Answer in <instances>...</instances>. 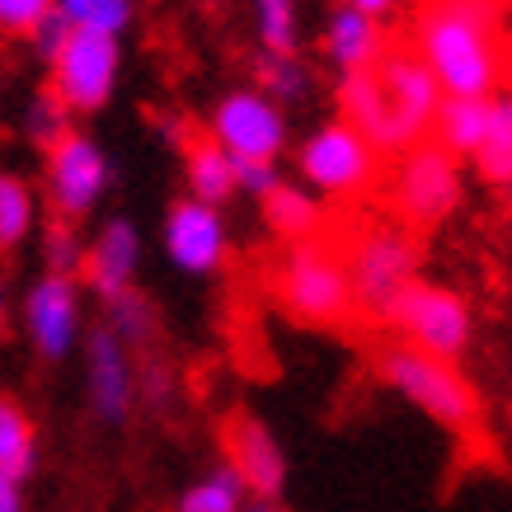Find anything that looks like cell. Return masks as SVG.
Masks as SVG:
<instances>
[{"mask_svg": "<svg viewBox=\"0 0 512 512\" xmlns=\"http://www.w3.org/2000/svg\"><path fill=\"white\" fill-rule=\"evenodd\" d=\"M442 99L447 94L414 47L381 52L376 66L343 76L339 85L343 118L372 141L381 156H400V151L433 137V118L442 109Z\"/></svg>", "mask_w": 512, "mask_h": 512, "instance_id": "obj_1", "label": "cell"}, {"mask_svg": "<svg viewBox=\"0 0 512 512\" xmlns=\"http://www.w3.org/2000/svg\"><path fill=\"white\" fill-rule=\"evenodd\" d=\"M414 52L428 62L442 94L494 99L503 80L494 0H428L414 29Z\"/></svg>", "mask_w": 512, "mask_h": 512, "instance_id": "obj_2", "label": "cell"}, {"mask_svg": "<svg viewBox=\"0 0 512 512\" xmlns=\"http://www.w3.org/2000/svg\"><path fill=\"white\" fill-rule=\"evenodd\" d=\"M376 372L409 409H419L423 419H433L447 433H470L480 423V390L451 357H433L423 348L395 343L381 353Z\"/></svg>", "mask_w": 512, "mask_h": 512, "instance_id": "obj_3", "label": "cell"}, {"mask_svg": "<svg viewBox=\"0 0 512 512\" xmlns=\"http://www.w3.org/2000/svg\"><path fill=\"white\" fill-rule=\"evenodd\" d=\"M273 296L292 320L311 329H334L357 311L353 278H348V259L320 235L287 245L273 273Z\"/></svg>", "mask_w": 512, "mask_h": 512, "instance_id": "obj_4", "label": "cell"}, {"mask_svg": "<svg viewBox=\"0 0 512 512\" xmlns=\"http://www.w3.org/2000/svg\"><path fill=\"white\" fill-rule=\"evenodd\" d=\"M343 259H348L357 311L372 320H386L404 287L419 282V240L404 221H376L367 231H357Z\"/></svg>", "mask_w": 512, "mask_h": 512, "instance_id": "obj_5", "label": "cell"}, {"mask_svg": "<svg viewBox=\"0 0 512 512\" xmlns=\"http://www.w3.org/2000/svg\"><path fill=\"white\" fill-rule=\"evenodd\" d=\"M296 174L320 198L348 202L376 188V179H381V151L348 118H334V123H320L311 137L296 146Z\"/></svg>", "mask_w": 512, "mask_h": 512, "instance_id": "obj_6", "label": "cell"}, {"mask_svg": "<svg viewBox=\"0 0 512 512\" xmlns=\"http://www.w3.org/2000/svg\"><path fill=\"white\" fill-rule=\"evenodd\" d=\"M386 325L400 334V343L423 348L433 357H451V362H461L470 353V343H475L470 301L447 282H428V278L404 287V296L390 306Z\"/></svg>", "mask_w": 512, "mask_h": 512, "instance_id": "obj_7", "label": "cell"}, {"mask_svg": "<svg viewBox=\"0 0 512 512\" xmlns=\"http://www.w3.org/2000/svg\"><path fill=\"white\" fill-rule=\"evenodd\" d=\"M461 198H466V179L451 151H442L437 141H419L400 151L390 174V202L404 226H442L461 207Z\"/></svg>", "mask_w": 512, "mask_h": 512, "instance_id": "obj_8", "label": "cell"}, {"mask_svg": "<svg viewBox=\"0 0 512 512\" xmlns=\"http://www.w3.org/2000/svg\"><path fill=\"white\" fill-rule=\"evenodd\" d=\"M52 94L62 99L71 113H99L118 90L123 76V47L113 33L76 29L62 43V52L52 57Z\"/></svg>", "mask_w": 512, "mask_h": 512, "instance_id": "obj_9", "label": "cell"}, {"mask_svg": "<svg viewBox=\"0 0 512 512\" xmlns=\"http://www.w3.org/2000/svg\"><path fill=\"white\" fill-rule=\"evenodd\" d=\"M19 325L24 339L43 362H66L85 343V292H80L76 273H52L29 282L24 306H19Z\"/></svg>", "mask_w": 512, "mask_h": 512, "instance_id": "obj_10", "label": "cell"}, {"mask_svg": "<svg viewBox=\"0 0 512 512\" xmlns=\"http://www.w3.org/2000/svg\"><path fill=\"white\" fill-rule=\"evenodd\" d=\"M113 179V165L104 156V146L85 132H66L57 146H47V165H43V198L47 207L62 221L90 217L94 207L104 202Z\"/></svg>", "mask_w": 512, "mask_h": 512, "instance_id": "obj_11", "label": "cell"}, {"mask_svg": "<svg viewBox=\"0 0 512 512\" xmlns=\"http://www.w3.org/2000/svg\"><path fill=\"white\" fill-rule=\"evenodd\" d=\"M207 137L221 141L235 160H278L287 151V113L264 90H231L212 104Z\"/></svg>", "mask_w": 512, "mask_h": 512, "instance_id": "obj_12", "label": "cell"}, {"mask_svg": "<svg viewBox=\"0 0 512 512\" xmlns=\"http://www.w3.org/2000/svg\"><path fill=\"white\" fill-rule=\"evenodd\" d=\"M160 245H165V259H170L179 273L188 278H212L226 254H231V226H226V212L217 202L202 198H179L165 212V226H160Z\"/></svg>", "mask_w": 512, "mask_h": 512, "instance_id": "obj_13", "label": "cell"}, {"mask_svg": "<svg viewBox=\"0 0 512 512\" xmlns=\"http://www.w3.org/2000/svg\"><path fill=\"white\" fill-rule=\"evenodd\" d=\"M85 357V395H90V414L99 423H123L137 404V367H132V348H127L109 325H99L80 343Z\"/></svg>", "mask_w": 512, "mask_h": 512, "instance_id": "obj_14", "label": "cell"}, {"mask_svg": "<svg viewBox=\"0 0 512 512\" xmlns=\"http://www.w3.org/2000/svg\"><path fill=\"white\" fill-rule=\"evenodd\" d=\"M226 461L235 475L249 484V494H273L282 498L287 489V451H282L278 433L254 414H235L226 423Z\"/></svg>", "mask_w": 512, "mask_h": 512, "instance_id": "obj_15", "label": "cell"}, {"mask_svg": "<svg viewBox=\"0 0 512 512\" xmlns=\"http://www.w3.org/2000/svg\"><path fill=\"white\" fill-rule=\"evenodd\" d=\"M141 254H146V245H141L137 221L109 217L99 231H94L90 245H85V268H80V273L90 282V292L113 301L118 292H132V287H137Z\"/></svg>", "mask_w": 512, "mask_h": 512, "instance_id": "obj_16", "label": "cell"}, {"mask_svg": "<svg viewBox=\"0 0 512 512\" xmlns=\"http://www.w3.org/2000/svg\"><path fill=\"white\" fill-rule=\"evenodd\" d=\"M386 52V38H381V19L362 15L353 5H339L325 24V57L339 66L343 76L353 71H367V66L381 62Z\"/></svg>", "mask_w": 512, "mask_h": 512, "instance_id": "obj_17", "label": "cell"}, {"mask_svg": "<svg viewBox=\"0 0 512 512\" xmlns=\"http://www.w3.org/2000/svg\"><path fill=\"white\" fill-rule=\"evenodd\" d=\"M184 179H188V193L202 202H226L240 193V174H235V156L212 137H198L184 146Z\"/></svg>", "mask_w": 512, "mask_h": 512, "instance_id": "obj_18", "label": "cell"}, {"mask_svg": "<svg viewBox=\"0 0 512 512\" xmlns=\"http://www.w3.org/2000/svg\"><path fill=\"white\" fill-rule=\"evenodd\" d=\"M264 202V221L268 231L282 235L287 245H296V240H311V235H320V221H325V198L315 193V188L306 184H287L282 179Z\"/></svg>", "mask_w": 512, "mask_h": 512, "instance_id": "obj_19", "label": "cell"}, {"mask_svg": "<svg viewBox=\"0 0 512 512\" xmlns=\"http://www.w3.org/2000/svg\"><path fill=\"white\" fill-rule=\"evenodd\" d=\"M489 137V99H466V94H447L433 118V141L456 160H475V151Z\"/></svg>", "mask_w": 512, "mask_h": 512, "instance_id": "obj_20", "label": "cell"}, {"mask_svg": "<svg viewBox=\"0 0 512 512\" xmlns=\"http://www.w3.org/2000/svg\"><path fill=\"white\" fill-rule=\"evenodd\" d=\"M38 461H43V447H38V423L15 395L0 390V475L10 480H33L38 475Z\"/></svg>", "mask_w": 512, "mask_h": 512, "instance_id": "obj_21", "label": "cell"}, {"mask_svg": "<svg viewBox=\"0 0 512 512\" xmlns=\"http://www.w3.org/2000/svg\"><path fill=\"white\" fill-rule=\"evenodd\" d=\"M249 498V484L235 475L231 461L202 470L184 494L174 498V512H240Z\"/></svg>", "mask_w": 512, "mask_h": 512, "instance_id": "obj_22", "label": "cell"}, {"mask_svg": "<svg viewBox=\"0 0 512 512\" xmlns=\"http://www.w3.org/2000/svg\"><path fill=\"white\" fill-rule=\"evenodd\" d=\"M38 226V193L24 174L0 170V254H15Z\"/></svg>", "mask_w": 512, "mask_h": 512, "instance_id": "obj_23", "label": "cell"}, {"mask_svg": "<svg viewBox=\"0 0 512 512\" xmlns=\"http://www.w3.org/2000/svg\"><path fill=\"white\" fill-rule=\"evenodd\" d=\"M475 170L494 188L512 184V90L489 99V137L475 151Z\"/></svg>", "mask_w": 512, "mask_h": 512, "instance_id": "obj_24", "label": "cell"}, {"mask_svg": "<svg viewBox=\"0 0 512 512\" xmlns=\"http://www.w3.org/2000/svg\"><path fill=\"white\" fill-rule=\"evenodd\" d=\"M104 306H109V329L127 343V348H146V343L156 339L160 315H156V306H151L146 292L132 287V292H118L113 301H104Z\"/></svg>", "mask_w": 512, "mask_h": 512, "instance_id": "obj_25", "label": "cell"}, {"mask_svg": "<svg viewBox=\"0 0 512 512\" xmlns=\"http://www.w3.org/2000/svg\"><path fill=\"white\" fill-rule=\"evenodd\" d=\"M259 90L273 94L278 104H301L311 94V71L296 52H264L259 57Z\"/></svg>", "mask_w": 512, "mask_h": 512, "instance_id": "obj_26", "label": "cell"}, {"mask_svg": "<svg viewBox=\"0 0 512 512\" xmlns=\"http://www.w3.org/2000/svg\"><path fill=\"white\" fill-rule=\"evenodd\" d=\"M76 29H94V33H113L123 38V29L132 24V0H57Z\"/></svg>", "mask_w": 512, "mask_h": 512, "instance_id": "obj_27", "label": "cell"}, {"mask_svg": "<svg viewBox=\"0 0 512 512\" xmlns=\"http://www.w3.org/2000/svg\"><path fill=\"white\" fill-rule=\"evenodd\" d=\"M264 52H296V0H249Z\"/></svg>", "mask_w": 512, "mask_h": 512, "instance_id": "obj_28", "label": "cell"}, {"mask_svg": "<svg viewBox=\"0 0 512 512\" xmlns=\"http://www.w3.org/2000/svg\"><path fill=\"white\" fill-rule=\"evenodd\" d=\"M24 132H29V141H38L47 151V146H57V141L71 132V109H66L52 90L33 94L29 109H24Z\"/></svg>", "mask_w": 512, "mask_h": 512, "instance_id": "obj_29", "label": "cell"}, {"mask_svg": "<svg viewBox=\"0 0 512 512\" xmlns=\"http://www.w3.org/2000/svg\"><path fill=\"white\" fill-rule=\"evenodd\" d=\"M43 259L52 273H80L85 268V240L76 235V221H52L43 235Z\"/></svg>", "mask_w": 512, "mask_h": 512, "instance_id": "obj_30", "label": "cell"}, {"mask_svg": "<svg viewBox=\"0 0 512 512\" xmlns=\"http://www.w3.org/2000/svg\"><path fill=\"white\" fill-rule=\"evenodd\" d=\"M52 10L57 0H0V38H33Z\"/></svg>", "mask_w": 512, "mask_h": 512, "instance_id": "obj_31", "label": "cell"}, {"mask_svg": "<svg viewBox=\"0 0 512 512\" xmlns=\"http://www.w3.org/2000/svg\"><path fill=\"white\" fill-rule=\"evenodd\" d=\"M235 174H240V193L249 198H268L282 184L278 160H235Z\"/></svg>", "mask_w": 512, "mask_h": 512, "instance_id": "obj_32", "label": "cell"}, {"mask_svg": "<svg viewBox=\"0 0 512 512\" xmlns=\"http://www.w3.org/2000/svg\"><path fill=\"white\" fill-rule=\"evenodd\" d=\"M66 38H71V19H66L62 10H52V15H47L43 24L33 29V52H38L43 62H52V57L62 52V43H66Z\"/></svg>", "mask_w": 512, "mask_h": 512, "instance_id": "obj_33", "label": "cell"}, {"mask_svg": "<svg viewBox=\"0 0 512 512\" xmlns=\"http://www.w3.org/2000/svg\"><path fill=\"white\" fill-rule=\"evenodd\" d=\"M0 512H29V498H24V480H10V475H0Z\"/></svg>", "mask_w": 512, "mask_h": 512, "instance_id": "obj_34", "label": "cell"}, {"mask_svg": "<svg viewBox=\"0 0 512 512\" xmlns=\"http://www.w3.org/2000/svg\"><path fill=\"white\" fill-rule=\"evenodd\" d=\"M343 5H353V10H362V15H372V19H386V15H395L400 0H343Z\"/></svg>", "mask_w": 512, "mask_h": 512, "instance_id": "obj_35", "label": "cell"}, {"mask_svg": "<svg viewBox=\"0 0 512 512\" xmlns=\"http://www.w3.org/2000/svg\"><path fill=\"white\" fill-rule=\"evenodd\" d=\"M240 512H287V508H282V498H273V494H249Z\"/></svg>", "mask_w": 512, "mask_h": 512, "instance_id": "obj_36", "label": "cell"}, {"mask_svg": "<svg viewBox=\"0 0 512 512\" xmlns=\"http://www.w3.org/2000/svg\"><path fill=\"white\" fill-rule=\"evenodd\" d=\"M10 320V292H5V278H0V329Z\"/></svg>", "mask_w": 512, "mask_h": 512, "instance_id": "obj_37", "label": "cell"}, {"mask_svg": "<svg viewBox=\"0 0 512 512\" xmlns=\"http://www.w3.org/2000/svg\"><path fill=\"white\" fill-rule=\"evenodd\" d=\"M503 202H508V207H512V184H508V188H503Z\"/></svg>", "mask_w": 512, "mask_h": 512, "instance_id": "obj_38", "label": "cell"}]
</instances>
